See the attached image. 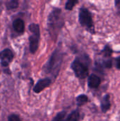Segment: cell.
<instances>
[{"label": "cell", "mask_w": 120, "mask_h": 121, "mask_svg": "<svg viewBox=\"0 0 120 121\" xmlns=\"http://www.w3.org/2000/svg\"><path fill=\"white\" fill-rule=\"evenodd\" d=\"M63 26L64 18L62 10L59 8H54L47 18V30L54 40H55L58 36V34Z\"/></svg>", "instance_id": "cell-1"}, {"label": "cell", "mask_w": 120, "mask_h": 121, "mask_svg": "<svg viewBox=\"0 0 120 121\" xmlns=\"http://www.w3.org/2000/svg\"><path fill=\"white\" fill-rule=\"evenodd\" d=\"M63 60V54L59 48H57L50 56L49 60L43 67V71L46 74L53 77L54 79L58 76Z\"/></svg>", "instance_id": "cell-2"}, {"label": "cell", "mask_w": 120, "mask_h": 121, "mask_svg": "<svg viewBox=\"0 0 120 121\" xmlns=\"http://www.w3.org/2000/svg\"><path fill=\"white\" fill-rule=\"evenodd\" d=\"M79 21L80 25L85 28V29L89 33L94 34L95 33L92 15L89 10L85 7H81L79 12Z\"/></svg>", "instance_id": "cell-3"}, {"label": "cell", "mask_w": 120, "mask_h": 121, "mask_svg": "<svg viewBox=\"0 0 120 121\" xmlns=\"http://www.w3.org/2000/svg\"><path fill=\"white\" fill-rule=\"evenodd\" d=\"M29 30L32 33V35L29 37V44H30V51L31 53L34 54L38 49L39 41L40 37V26L36 23H31L29 26Z\"/></svg>", "instance_id": "cell-4"}, {"label": "cell", "mask_w": 120, "mask_h": 121, "mask_svg": "<svg viewBox=\"0 0 120 121\" xmlns=\"http://www.w3.org/2000/svg\"><path fill=\"white\" fill-rule=\"evenodd\" d=\"M71 69L74 72L76 77L81 79H83L88 75V66L83 63L79 58H76L71 65Z\"/></svg>", "instance_id": "cell-5"}, {"label": "cell", "mask_w": 120, "mask_h": 121, "mask_svg": "<svg viewBox=\"0 0 120 121\" xmlns=\"http://www.w3.org/2000/svg\"><path fill=\"white\" fill-rule=\"evenodd\" d=\"M13 59V54L10 49H5L0 52V60L3 67H8Z\"/></svg>", "instance_id": "cell-6"}, {"label": "cell", "mask_w": 120, "mask_h": 121, "mask_svg": "<svg viewBox=\"0 0 120 121\" xmlns=\"http://www.w3.org/2000/svg\"><path fill=\"white\" fill-rule=\"evenodd\" d=\"M52 83V80L50 78H45V79H40L37 84L35 85L34 88H33V91L35 93H40L41 91H42L45 89H46L47 87H48Z\"/></svg>", "instance_id": "cell-7"}, {"label": "cell", "mask_w": 120, "mask_h": 121, "mask_svg": "<svg viewBox=\"0 0 120 121\" xmlns=\"http://www.w3.org/2000/svg\"><path fill=\"white\" fill-rule=\"evenodd\" d=\"M101 83V79L95 74H91L88 79V85L91 89L98 88Z\"/></svg>", "instance_id": "cell-8"}, {"label": "cell", "mask_w": 120, "mask_h": 121, "mask_svg": "<svg viewBox=\"0 0 120 121\" xmlns=\"http://www.w3.org/2000/svg\"><path fill=\"white\" fill-rule=\"evenodd\" d=\"M111 107V104H110V96L109 94L105 95L100 102V108L101 111L103 113H107Z\"/></svg>", "instance_id": "cell-9"}, {"label": "cell", "mask_w": 120, "mask_h": 121, "mask_svg": "<svg viewBox=\"0 0 120 121\" xmlns=\"http://www.w3.org/2000/svg\"><path fill=\"white\" fill-rule=\"evenodd\" d=\"M13 29L18 33H23L25 30V23L24 21L21 18L16 19L13 23Z\"/></svg>", "instance_id": "cell-10"}, {"label": "cell", "mask_w": 120, "mask_h": 121, "mask_svg": "<svg viewBox=\"0 0 120 121\" xmlns=\"http://www.w3.org/2000/svg\"><path fill=\"white\" fill-rule=\"evenodd\" d=\"M80 120V113L78 110L73 111L64 120V121H79Z\"/></svg>", "instance_id": "cell-11"}, {"label": "cell", "mask_w": 120, "mask_h": 121, "mask_svg": "<svg viewBox=\"0 0 120 121\" xmlns=\"http://www.w3.org/2000/svg\"><path fill=\"white\" fill-rule=\"evenodd\" d=\"M76 101L77 106L79 107H81V106H83L84 104H86L88 102V96L86 94H81V95H79L76 97Z\"/></svg>", "instance_id": "cell-12"}, {"label": "cell", "mask_w": 120, "mask_h": 121, "mask_svg": "<svg viewBox=\"0 0 120 121\" xmlns=\"http://www.w3.org/2000/svg\"><path fill=\"white\" fill-rule=\"evenodd\" d=\"M112 53H113V50H112V49L110 48V46L109 45H106L104 47L103 50H102V54H103V57H111Z\"/></svg>", "instance_id": "cell-13"}, {"label": "cell", "mask_w": 120, "mask_h": 121, "mask_svg": "<svg viewBox=\"0 0 120 121\" xmlns=\"http://www.w3.org/2000/svg\"><path fill=\"white\" fill-rule=\"evenodd\" d=\"M78 3H79V1H77V0H69L66 1V3L65 4V9L71 11L74 9V7L75 6V5Z\"/></svg>", "instance_id": "cell-14"}, {"label": "cell", "mask_w": 120, "mask_h": 121, "mask_svg": "<svg viewBox=\"0 0 120 121\" xmlns=\"http://www.w3.org/2000/svg\"><path fill=\"white\" fill-rule=\"evenodd\" d=\"M18 6V1L16 0H11L6 3L7 9H13Z\"/></svg>", "instance_id": "cell-15"}, {"label": "cell", "mask_w": 120, "mask_h": 121, "mask_svg": "<svg viewBox=\"0 0 120 121\" xmlns=\"http://www.w3.org/2000/svg\"><path fill=\"white\" fill-rule=\"evenodd\" d=\"M66 111H62L59 112V113H57V115L54 118V119L52 121H64V118L66 116Z\"/></svg>", "instance_id": "cell-16"}, {"label": "cell", "mask_w": 120, "mask_h": 121, "mask_svg": "<svg viewBox=\"0 0 120 121\" xmlns=\"http://www.w3.org/2000/svg\"><path fill=\"white\" fill-rule=\"evenodd\" d=\"M102 66L107 69H110L112 67V61L111 60H106L102 62Z\"/></svg>", "instance_id": "cell-17"}, {"label": "cell", "mask_w": 120, "mask_h": 121, "mask_svg": "<svg viewBox=\"0 0 120 121\" xmlns=\"http://www.w3.org/2000/svg\"><path fill=\"white\" fill-rule=\"evenodd\" d=\"M8 121H21L18 116L16 114H11L8 116Z\"/></svg>", "instance_id": "cell-18"}, {"label": "cell", "mask_w": 120, "mask_h": 121, "mask_svg": "<svg viewBox=\"0 0 120 121\" xmlns=\"http://www.w3.org/2000/svg\"><path fill=\"white\" fill-rule=\"evenodd\" d=\"M115 62H116V67H117V69H120V56H119L118 57H117L115 59Z\"/></svg>", "instance_id": "cell-19"}, {"label": "cell", "mask_w": 120, "mask_h": 121, "mask_svg": "<svg viewBox=\"0 0 120 121\" xmlns=\"http://www.w3.org/2000/svg\"><path fill=\"white\" fill-rule=\"evenodd\" d=\"M115 4L116 8L117 9V10H118V11L120 12V0H117V1H115Z\"/></svg>", "instance_id": "cell-20"}]
</instances>
